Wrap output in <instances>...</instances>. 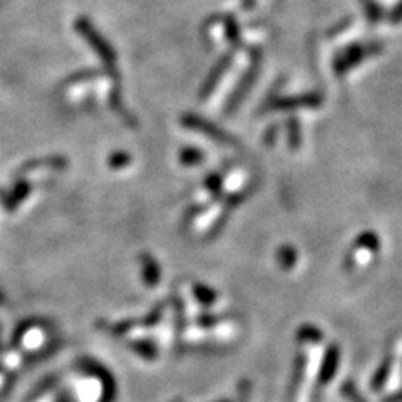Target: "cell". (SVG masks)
Returning a JSON list of instances; mask_svg holds the SVG:
<instances>
[{"mask_svg":"<svg viewBox=\"0 0 402 402\" xmlns=\"http://www.w3.org/2000/svg\"><path fill=\"white\" fill-rule=\"evenodd\" d=\"M74 27H76V31H78L80 36L87 41V44L96 50L97 56L103 59L106 64H109V66L114 64V59H116V56H114L113 48L104 41V37L96 31L94 25L89 22L86 17H79V19L76 20Z\"/></svg>","mask_w":402,"mask_h":402,"instance_id":"cell-1","label":"cell"},{"mask_svg":"<svg viewBox=\"0 0 402 402\" xmlns=\"http://www.w3.org/2000/svg\"><path fill=\"white\" fill-rule=\"evenodd\" d=\"M380 45L378 44H371V45H364V44H354L350 48H347L345 50H342L340 54L336 57L333 61V71L338 76L345 74L347 71L354 69L359 62H362L364 59H367L369 56H374L375 52H379Z\"/></svg>","mask_w":402,"mask_h":402,"instance_id":"cell-2","label":"cell"},{"mask_svg":"<svg viewBox=\"0 0 402 402\" xmlns=\"http://www.w3.org/2000/svg\"><path fill=\"white\" fill-rule=\"evenodd\" d=\"M338 362H340V350H338V345H330L327 352H325L324 362H322L320 367L319 380L322 384H327L332 380L338 369Z\"/></svg>","mask_w":402,"mask_h":402,"instance_id":"cell-3","label":"cell"},{"mask_svg":"<svg viewBox=\"0 0 402 402\" xmlns=\"http://www.w3.org/2000/svg\"><path fill=\"white\" fill-rule=\"evenodd\" d=\"M322 103L319 96H302L290 97V99H280L273 103V109H294V108H317Z\"/></svg>","mask_w":402,"mask_h":402,"instance_id":"cell-4","label":"cell"},{"mask_svg":"<svg viewBox=\"0 0 402 402\" xmlns=\"http://www.w3.org/2000/svg\"><path fill=\"white\" fill-rule=\"evenodd\" d=\"M391 369H392V359L387 357L386 361L380 364V367L375 371L374 378H372V382H371L372 391H380V389L386 386L389 375H391Z\"/></svg>","mask_w":402,"mask_h":402,"instance_id":"cell-5","label":"cell"},{"mask_svg":"<svg viewBox=\"0 0 402 402\" xmlns=\"http://www.w3.org/2000/svg\"><path fill=\"white\" fill-rule=\"evenodd\" d=\"M379 247H380L379 236L375 234H372V231H366V234H362L357 240H355V245H354L355 250H369V252H378Z\"/></svg>","mask_w":402,"mask_h":402,"instance_id":"cell-6","label":"cell"},{"mask_svg":"<svg viewBox=\"0 0 402 402\" xmlns=\"http://www.w3.org/2000/svg\"><path fill=\"white\" fill-rule=\"evenodd\" d=\"M340 392H342V396H344L349 402H367L366 397H364L361 392H359L357 386H355L352 380H347V382L342 384Z\"/></svg>","mask_w":402,"mask_h":402,"instance_id":"cell-7","label":"cell"},{"mask_svg":"<svg viewBox=\"0 0 402 402\" xmlns=\"http://www.w3.org/2000/svg\"><path fill=\"white\" fill-rule=\"evenodd\" d=\"M225 34H227L228 41L234 42V44H238L240 42V29H238V24H236L234 15H228L225 19Z\"/></svg>","mask_w":402,"mask_h":402,"instance_id":"cell-8","label":"cell"},{"mask_svg":"<svg viewBox=\"0 0 402 402\" xmlns=\"http://www.w3.org/2000/svg\"><path fill=\"white\" fill-rule=\"evenodd\" d=\"M322 337H324V333H322L319 329L312 327V325H306V327L300 329V332H299L300 340H306V342H319L322 340Z\"/></svg>","mask_w":402,"mask_h":402,"instance_id":"cell-9","label":"cell"},{"mask_svg":"<svg viewBox=\"0 0 402 402\" xmlns=\"http://www.w3.org/2000/svg\"><path fill=\"white\" fill-rule=\"evenodd\" d=\"M280 261L283 266H287V268H290V266H294L295 261H297V252L292 248H283L280 250Z\"/></svg>","mask_w":402,"mask_h":402,"instance_id":"cell-10","label":"cell"},{"mask_svg":"<svg viewBox=\"0 0 402 402\" xmlns=\"http://www.w3.org/2000/svg\"><path fill=\"white\" fill-rule=\"evenodd\" d=\"M362 2H364V7H366L367 17H369L371 20H379L382 10H380V7L378 6V3L372 2V0H362Z\"/></svg>","mask_w":402,"mask_h":402,"instance_id":"cell-11","label":"cell"},{"mask_svg":"<svg viewBox=\"0 0 402 402\" xmlns=\"http://www.w3.org/2000/svg\"><path fill=\"white\" fill-rule=\"evenodd\" d=\"M290 145L297 148L300 145V131L299 124L294 120H290Z\"/></svg>","mask_w":402,"mask_h":402,"instance_id":"cell-12","label":"cell"},{"mask_svg":"<svg viewBox=\"0 0 402 402\" xmlns=\"http://www.w3.org/2000/svg\"><path fill=\"white\" fill-rule=\"evenodd\" d=\"M391 20L392 22H402V2L397 6L394 10H392V14H391Z\"/></svg>","mask_w":402,"mask_h":402,"instance_id":"cell-13","label":"cell"},{"mask_svg":"<svg viewBox=\"0 0 402 402\" xmlns=\"http://www.w3.org/2000/svg\"><path fill=\"white\" fill-rule=\"evenodd\" d=\"M384 402H402V391H399V392H396V394L386 397V399H384Z\"/></svg>","mask_w":402,"mask_h":402,"instance_id":"cell-14","label":"cell"},{"mask_svg":"<svg viewBox=\"0 0 402 402\" xmlns=\"http://www.w3.org/2000/svg\"><path fill=\"white\" fill-rule=\"evenodd\" d=\"M257 3V0H243V3H241V6H243V8H252L253 6H255Z\"/></svg>","mask_w":402,"mask_h":402,"instance_id":"cell-15","label":"cell"}]
</instances>
